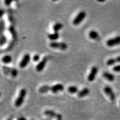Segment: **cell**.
Returning <instances> with one entry per match:
<instances>
[{"mask_svg":"<svg viewBox=\"0 0 120 120\" xmlns=\"http://www.w3.org/2000/svg\"><path fill=\"white\" fill-rule=\"evenodd\" d=\"M5 29V24L4 21L3 20H1L0 24V35L3 34V32H4Z\"/></svg>","mask_w":120,"mask_h":120,"instance_id":"cell-22","label":"cell"},{"mask_svg":"<svg viewBox=\"0 0 120 120\" xmlns=\"http://www.w3.org/2000/svg\"><path fill=\"white\" fill-rule=\"evenodd\" d=\"M7 41V38L5 35L3 34L0 35V46H2L5 45Z\"/></svg>","mask_w":120,"mask_h":120,"instance_id":"cell-21","label":"cell"},{"mask_svg":"<svg viewBox=\"0 0 120 120\" xmlns=\"http://www.w3.org/2000/svg\"><path fill=\"white\" fill-rule=\"evenodd\" d=\"M90 93V90L88 88H84L82 90L79 91L77 94V97L79 98H83L89 94Z\"/></svg>","mask_w":120,"mask_h":120,"instance_id":"cell-12","label":"cell"},{"mask_svg":"<svg viewBox=\"0 0 120 120\" xmlns=\"http://www.w3.org/2000/svg\"><path fill=\"white\" fill-rule=\"evenodd\" d=\"M9 32L10 33V34L12 35L13 38H15L17 37V34H16V31L14 30V28L13 27V26H10L9 28Z\"/></svg>","mask_w":120,"mask_h":120,"instance_id":"cell-23","label":"cell"},{"mask_svg":"<svg viewBox=\"0 0 120 120\" xmlns=\"http://www.w3.org/2000/svg\"><path fill=\"white\" fill-rule=\"evenodd\" d=\"M31 60V56L29 53H26L22 58L19 63V67L22 69H24L29 64Z\"/></svg>","mask_w":120,"mask_h":120,"instance_id":"cell-7","label":"cell"},{"mask_svg":"<svg viewBox=\"0 0 120 120\" xmlns=\"http://www.w3.org/2000/svg\"><path fill=\"white\" fill-rule=\"evenodd\" d=\"M4 10H2V9H1L0 10V17H1V18L2 17V16H3V15H4Z\"/></svg>","mask_w":120,"mask_h":120,"instance_id":"cell-27","label":"cell"},{"mask_svg":"<svg viewBox=\"0 0 120 120\" xmlns=\"http://www.w3.org/2000/svg\"><path fill=\"white\" fill-rule=\"evenodd\" d=\"M120 63V56L114 58H110L107 60L106 64L109 66H112L116 63Z\"/></svg>","mask_w":120,"mask_h":120,"instance_id":"cell-14","label":"cell"},{"mask_svg":"<svg viewBox=\"0 0 120 120\" xmlns=\"http://www.w3.org/2000/svg\"><path fill=\"white\" fill-rule=\"evenodd\" d=\"M33 120V119H32V120Z\"/></svg>","mask_w":120,"mask_h":120,"instance_id":"cell-31","label":"cell"},{"mask_svg":"<svg viewBox=\"0 0 120 120\" xmlns=\"http://www.w3.org/2000/svg\"></svg>","mask_w":120,"mask_h":120,"instance_id":"cell-32","label":"cell"},{"mask_svg":"<svg viewBox=\"0 0 120 120\" xmlns=\"http://www.w3.org/2000/svg\"><path fill=\"white\" fill-rule=\"evenodd\" d=\"M86 17V13L84 11H81L73 19V24L74 26H78L84 21Z\"/></svg>","mask_w":120,"mask_h":120,"instance_id":"cell-4","label":"cell"},{"mask_svg":"<svg viewBox=\"0 0 120 120\" xmlns=\"http://www.w3.org/2000/svg\"><path fill=\"white\" fill-rule=\"evenodd\" d=\"M12 2H13V1H12V0H5L4 1V4L7 6H9L11 4V3H12Z\"/></svg>","mask_w":120,"mask_h":120,"instance_id":"cell-26","label":"cell"},{"mask_svg":"<svg viewBox=\"0 0 120 120\" xmlns=\"http://www.w3.org/2000/svg\"><path fill=\"white\" fill-rule=\"evenodd\" d=\"M105 0H98V1L100 2H104Z\"/></svg>","mask_w":120,"mask_h":120,"instance_id":"cell-29","label":"cell"},{"mask_svg":"<svg viewBox=\"0 0 120 120\" xmlns=\"http://www.w3.org/2000/svg\"><path fill=\"white\" fill-rule=\"evenodd\" d=\"M17 120H27L25 117L21 116V117H19V118H18Z\"/></svg>","mask_w":120,"mask_h":120,"instance_id":"cell-28","label":"cell"},{"mask_svg":"<svg viewBox=\"0 0 120 120\" xmlns=\"http://www.w3.org/2000/svg\"><path fill=\"white\" fill-rule=\"evenodd\" d=\"M98 72V69L96 66H93L91 69L90 73L89 74L87 79L90 82H94L97 77Z\"/></svg>","mask_w":120,"mask_h":120,"instance_id":"cell-8","label":"cell"},{"mask_svg":"<svg viewBox=\"0 0 120 120\" xmlns=\"http://www.w3.org/2000/svg\"><path fill=\"white\" fill-rule=\"evenodd\" d=\"M50 87L49 85H44L41 86L39 89L38 91L41 94H46L50 91Z\"/></svg>","mask_w":120,"mask_h":120,"instance_id":"cell-15","label":"cell"},{"mask_svg":"<svg viewBox=\"0 0 120 120\" xmlns=\"http://www.w3.org/2000/svg\"><path fill=\"white\" fill-rule=\"evenodd\" d=\"M112 70L116 73H120V64H117L113 66Z\"/></svg>","mask_w":120,"mask_h":120,"instance_id":"cell-24","label":"cell"},{"mask_svg":"<svg viewBox=\"0 0 120 120\" xmlns=\"http://www.w3.org/2000/svg\"><path fill=\"white\" fill-rule=\"evenodd\" d=\"M26 94L27 91L26 89L22 88L20 90L18 96L15 101L14 105L16 107H19L23 104L26 96Z\"/></svg>","mask_w":120,"mask_h":120,"instance_id":"cell-1","label":"cell"},{"mask_svg":"<svg viewBox=\"0 0 120 120\" xmlns=\"http://www.w3.org/2000/svg\"><path fill=\"white\" fill-rule=\"evenodd\" d=\"M44 114L48 117L54 118L56 120H63L62 116L60 114L57 113L52 110H46L44 112Z\"/></svg>","mask_w":120,"mask_h":120,"instance_id":"cell-6","label":"cell"},{"mask_svg":"<svg viewBox=\"0 0 120 120\" xmlns=\"http://www.w3.org/2000/svg\"><path fill=\"white\" fill-rule=\"evenodd\" d=\"M40 59V56L38 54H35L34 56H33V60L34 62H38Z\"/></svg>","mask_w":120,"mask_h":120,"instance_id":"cell-25","label":"cell"},{"mask_svg":"<svg viewBox=\"0 0 120 120\" xmlns=\"http://www.w3.org/2000/svg\"><path fill=\"white\" fill-rule=\"evenodd\" d=\"M63 27V25L62 24L59 22L56 23L53 25L52 26V30L54 31V32H57L58 33V32L61 30Z\"/></svg>","mask_w":120,"mask_h":120,"instance_id":"cell-18","label":"cell"},{"mask_svg":"<svg viewBox=\"0 0 120 120\" xmlns=\"http://www.w3.org/2000/svg\"><path fill=\"white\" fill-rule=\"evenodd\" d=\"M89 37L92 40H96L98 38L99 34L97 31L94 30H91L89 33Z\"/></svg>","mask_w":120,"mask_h":120,"instance_id":"cell-17","label":"cell"},{"mask_svg":"<svg viewBox=\"0 0 120 120\" xmlns=\"http://www.w3.org/2000/svg\"><path fill=\"white\" fill-rule=\"evenodd\" d=\"M12 61V56L9 55H6L3 56L1 58V61L5 64H8L11 63Z\"/></svg>","mask_w":120,"mask_h":120,"instance_id":"cell-19","label":"cell"},{"mask_svg":"<svg viewBox=\"0 0 120 120\" xmlns=\"http://www.w3.org/2000/svg\"><path fill=\"white\" fill-rule=\"evenodd\" d=\"M49 45L51 48L59 49L62 51H65L68 48L67 44L64 42L52 41L49 43Z\"/></svg>","mask_w":120,"mask_h":120,"instance_id":"cell-3","label":"cell"},{"mask_svg":"<svg viewBox=\"0 0 120 120\" xmlns=\"http://www.w3.org/2000/svg\"><path fill=\"white\" fill-rule=\"evenodd\" d=\"M103 77L110 82H113L115 80V76L112 73L105 72L103 73Z\"/></svg>","mask_w":120,"mask_h":120,"instance_id":"cell-13","label":"cell"},{"mask_svg":"<svg viewBox=\"0 0 120 120\" xmlns=\"http://www.w3.org/2000/svg\"><path fill=\"white\" fill-rule=\"evenodd\" d=\"M8 120H12V118H9L8 119Z\"/></svg>","mask_w":120,"mask_h":120,"instance_id":"cell-30","label":"cell"},{"mask_svg":"<svg viewBox=\"0 0 120 120\" xmlns=\"http://www.w3.org/2000/svg\"><path fill=\"white\" fill-rule=\"evenodd\" d=\"M47 60L48 58L47 56H45L44 57H43L42 59L40 61H39L38 63L36 65V70L38 72H41L43 70V69L46 66Z\"/></svg>","mask_w":120,"mask_h":120,"instance_id":"cell-10","label":"cell"},{"mask_svg":"<svg viewBox=\"0 0 120 120\" xmlns=\"http://www.w3.org/2000/svg\"><path fill=\"white\" fill-rule=\"evenodd\" d=\"M1 69L3 73L6 75L10 76L13 77H17L18 75V71L17 69L15 68L3 65L1 66Z\"/></svg>","mask_w":120,"mask_h":120,"instance_id":"cell-2","label":"cell"},{"mask_svg":"<svg viewBox=\"0 0 120 120\" xmlns=\"http://www.w3.org/2000/svg\"><path fill=\"white\" fill-rule=\"evenodd\" d=\"M59 34L57 32H54L52 34H49L48 35V37L52 41H56L59 38Z\"/></svg>","mask_w":120,"mask_h":120,"instance_id":"cell-16","label":"cell"},{"mask_svg":"<svg viewBox=\"0 0 120 120\" xmlns=\"http://www.w3.org/2000/svg\"><path fill=\"white\" fill-rule=\"evenodd\" d=\"M106 44L108 47H112L120 45V36H117L114 38L109 39L106 41Z\"/></svg>","mask_w":120,"mask_h":120,"instance_id":"cell-5","label":"cell"},{"mask_svg":"<svg viewBox=\"0 0 120 120\" xmlns=\"http://www.w3.org/2000/svg\"><path fill=\"white\" fill-rule=\"evenodd\" d=\"M104 91L105 94L107 95L111 101H114L115 100L116 96L111 87L106 86L104 88Z\"/></svg>","mask_w":120,"mask_h":120,"instance_id":"cell-9","label":"cell"},{"mask_svg":"<svg viewBox=\"0 0 120 120\" xmlns=\"http://www.w3.org/2000/svg\"><path fill=\"white\" fill-rule=\"evenodd\" d=\"M68 91L71 94H77L79 92L78 88L77 86H69L68 88Z\"/></svg>","mask_w":120,"mask_h":120,"instance_id":"cell-20","label":"cell"},{"mask_svg":"<svg viewBox=\"0 0 120 120\" xmlns=\"http://www.w3.org/2000/svg\"><path fill=\"white\" fill-rule=\"evenodd\" d=\"M64 88V86L62 84L58 83L50 87V91L52 94H56L59 92L63 91Z\"/></svg>","mask_w":120,"mask_h":120,"instance_id":"cell-11","label":"cell"}]
</instances>
